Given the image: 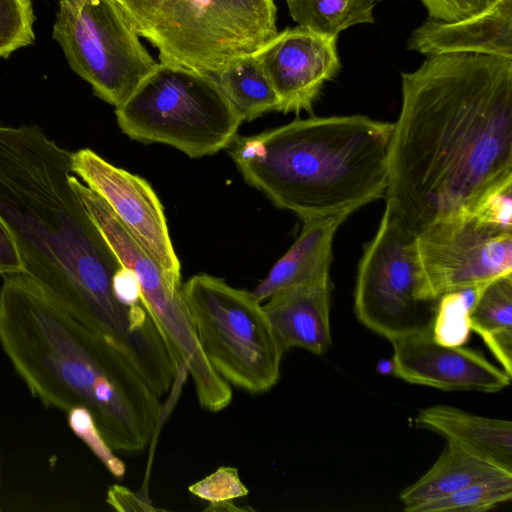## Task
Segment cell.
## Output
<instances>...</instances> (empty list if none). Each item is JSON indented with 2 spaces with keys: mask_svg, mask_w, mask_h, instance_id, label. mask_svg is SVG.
I'll list each match as a JSON object with an SVG mask.
<instances>
[{
  "mask_svg": "<svg viewBox=\"0 0 512 512\" xmlns=\"http://www.w3.org/2000/svg\"><path fill=\"white\" fill-rule=\"evenodd\" d=\"M401 77L384 197L418 234L512 186V58L439 54Z\"/></svg>",
  "mask_w": 512,
  "mask_h": 512,
  "instance_id": "1",
  "label": "cell"
},
{
  "mask_svg": "<svg viewBox=\"0 0 512 512\" xmlns=\"http://www.w3.org/2000/svg\"><path fill=\"white\" fill-rule=\"evenodd\" d=\"M72 153L37 126H0V216L23 262L19 275L147 365L163 339L143 304L115 295L123 266L70 182Z\"/></svg>",
  "mask_w": 512,
  "mask_h": 512,
  "instance_id": "2",
  "label": "cell"
},
{
  "mask_svg": "<svg viewBox=\"0 0 512 512\" xmlns=\"http://www.w3.org/2000/svg\"><path fill=\"white\" fill-rule=\"evenodd\" d=\"M0 345L32 396L66 413L86 409L112 450L153 439L161 398L131 359L21 275L3 276Z\"/></svg>",
  "mask_w": 512,
  "mask_h": 512,
  "instance_id": "3",
  "label": "cell"
},
{
  "mask_svg": "<svg viewBox=\"0 0 512 512\" xmlns=\"http://www.w3.org/2000/svg\"><path fill=\"white\" fill-rule=\"evenodd\" d=\"M393 123L312 116L252 136L230 154L245 181L302 221L343 215L385 196Z\"/></svg>",
  "mask_w": 512,
  "mask_h": 512,
  "instance_id": "4",
  "label": "cell"
},
{
  "mask_svg": "<svg viewBox=\"0 0 512 512\" xmlns=\"http://www.w3.org/2000/svg\"><path fill=\"white\" fill-rule=\"evenodd\" d=\"M115 114L131 139L170 145L192 158L229 147L243 121L211 75L162 62Z\"/></svg>",
  "mask_w": 512,
  "mask_h": 512,
  "instance_id": "5",
  "label": "cell"
},
{
  "mask_svg": "<svg viewBox=\"0 0 512 512\" xmlns=\"http://www.w3.org/2000/svg\"><path fill=\"white\" fill-rule=\"evenodd\" d=\"M162 63L213 75L277 34L274 0H157L134 29Z\"/></svg>",
  "mask_w": 512,
  "mask_h": 512,
  "instance_id": "6",
  "label": "cell"
},
{
  "mask_svg": "<svg viewBox=\"0 0 512 512\" xmlns=\"http://www.w3.org/2000/svg\"><path fill=\"white\" fill-rule=\"evenodd\" d=\"M201 349L229 385L252 394L279 380L283 352L260 302L223 279L198 274L181 286Z\"/></svg>",
  "mask_w": 512,
  "mask_h": 512,
  "instance_id": "7",
  "label": "cell"
},
{
  "mask_svg": "<svg viewBox=\"0 0 512 512\" xmlns=\"http://www.w3.org/2000/svg\"><path fill=\"white\" fill-rule=\"evenodd\" d=\"M70 182L123 267L135 276L141 302L162 335L177 366L189 373L203 409L217 412L232 400L230 385L204 355L186 309L181 286L132 237L104 200L73 174Z\"/></svg>",
  "mask_w": 512,
  "mask_h": 512,
  "instance_id": "8",
  "label": "cell"
},
{
  "mask_svg": "<svg viewBox=\"0 0 512 512\" xmlns=\"http://www.w3.org/2000/svg\"><path fill=\"white\" fill-rule=\"evenodd\" d=\"M438 300L426 279L417 234L386 204L357 270L354 311L358 320L391 341L430 325Z\"/></svg>",
  "mask_w": 512,
  "mask_h": 512,
  "instance_id": "9",
  "label": "cell"
},
{
  "mask_svg": "<svg viewBox=\"0 0 512 512\" xmlns=\"http://www.w3.org/2000/svg\"><path fill=\"white\" fill-rule=\"evenodd\" d=\"M417 246L436 299L512 274V186L473 212L431 223L417 234Z\"/></svg>",
  "mask_w": 512,
  "mask_h": 512,
  "instance_id": "10",
  "label": "cell"
},
{
  "mask_svg": "<svg viewBox=\"0 0 512 512\" xmlns=\"http://www.w3.org/2000/svg\"><path fill=\"white\" fill-rule=\"evenodd\" d=\"M53 38L72 70L115 108L157 65L115 0H59Z\"/></svg>",
  "mask_w": 512,
  "mask_h": 512,
  "instance_id": "11",
  "label": "cell"
},
{
  "mask_svg": "<svg viewBox=\"0 0 512 512\" xmlns=\"http://www.w3.org/2000/svg\"><path fill=\"white\" fill-rule=\"evenodd\" d=\"M71 160L73 173L104 200L167 278L181 285L180 261L173 248L163 206L151 185L88 148L73 152Z\"/></svg>",
  "mask_w": 512,
  "mask_h": 512,
  "instance_id": "12",
  "label": "cell"
},
{
  "mask_svg": "<svg viewBox=\"0 0 512 512\" xmlns=\"http://www.w3.org/2000/svg\"><path fill=\"white\" fill-rule=\"evenodd\" d=\"M276 92L283 113H312L324 83L339 72L337 38L296 26L254 54Z\"/></svg>",
  "mask_w": 512,
  "mask_h": 512,
  "instance_id": "13",
  "label": "cell"
},
{
  "mask_svg": "<svg viewBox=\"0 0 512 512\" xmlns=\"http://www.w3.org/2000/svg\"><path fill=\"white\" fill-rule=\"evenodd\" d=\"M393 373L417 385L445 391L499 392L511 383L502 368L464 346L436 342L431 324L392 339Z\"/></svg>",
  "mask_w": 512,
  "mask_h": 512,
  "instance_id": "14",
  "label": "cell"
},
{
  "mask_svg": "<svg viewBox=\"0 0 512 512\" xmlns=\"http://www.w3.org/2000/svg\"><path fill=\"white\" fill-rule=\"evenodd\" d=\"M407 48L423 55L472 53L512 58V0L454 21L429 18L408 38Z\"/></svg>",
  "mask_w": 512,
  "mask_h": 512,
  "instance_id": "15",
  "label": "cell"
},
{
  "mask_svg": "<svg viewBox=\"0 0 512 512\" xmlns=\"http://www.w3.org/2000/svg\"><path fill=\"white\" fill-rule=\"evenodd\" d=\"M262 307L283 353L302 348L321 355L331 346L330 285L287 289Z\"/></svg>",
  "mask_w": 512,
  "mask_h": 512,
  "instance_id": "16",
  "label": "cell"
},
{
  "mask_svg": "<svg viewBox=\"0 0 512 512\" xmlns=\"http://www.w3.org/2000/svg\"><path fill=\"white\" fill-rule=\"evenodd\" d=\"M346 219L338 215L304 220L296 241L251 291L252 295L261 302L291 288L330 285L332 243Z\"/></svg>",
  "mask_w": 512,
  "mask_h": 512,
  "instance_id": "17",
  "label": "cell"
},
{
  "mask_svg": "<svg viewBox=\"0 0 512 512\" xmlns=\"http://www.w3.org/2000/svg\"><path fill=\"white\" fill-rule=\"evenodd\" d=\"M414 424L443 436L468 453L512 474L511 421L435 405L420 410Z\"/></svg>",
  "mask_w": 512,
  "mask_h": 512,
  "instance_id": "18",
  "label": "cell"
},
{
  "mask_svg": "<svg viewBox=\"0 0 512 512\" xmlns=\"http://www.w3.org/2000/svg\"><path fill=\"white\" fill-rule=\"evenodd\" d=\"M446 441V446L433 466L400 493L399 499L406 512L473 483L512 475L468 453L455 443Z\"/></svg>",
  "mask_w": 512,
  "mask_h": 512,
  "instance_id": "19",
  "label": "cell"
},
{
  "mask_svg": "<svg viewBox=\"0 0 512 512\" xmlns=\"http://www.w3.org/2000/svg\"><path fill=\"white\" fill-rule=\"evenodd\" d=\"M470 329L478 334L501 368L512 377V274L474 290Z\"/></svg>",
  "mask_w": 512,
  "mask_h": 512,
  "instance_id": "20",
  "label": "cell"
},
{
  "mask_svg": "<svg viewBox=\"0 0 512 512\" xmlns=\"http://www.w3.org/2000/svg\"><path fill=\"white\" fill-rule=\"evenodd\" d=\"M211 76L242 120L279 111V98L253 54L233 59Z\"/></svg>",
  "mask_w": 512,
  "mask_h": 512,
  "instance_id": "21",
  "label": "cell"
},
{
  "mask_svg": "<svg viewBox=\"0 0 512 512\" xmlns=\"http://www.w3.org/2000/svg\"><path fill=\"white\" fill-rule=\"evenodd\" d=\"M377 0H286L291 18L301 27L338 38L356 24L374 23Z\"/></svg>",
  "mask_w": 512,
  "mask_h": 512,
  "instance_id": "22",
  "label": "cell"
},
{
  "mask_svg": "<svg viewBox=\"0 0 512 512\" xmlns=\"http://www.w3.org/2000/svg\"><path fill=\"white\" fill-rule=\"evenodd\" d=\"M511 499L512 475H503L473 483L410 512H485Z\"/></svg>",
  "mask_w": 512,
  "mask_h": 512,
  "instance_id": "23",
  "label": "cell"
},
{
  "mask_svg": "<svg viewBox=\"0 0 512 512\" xmlns=\"http://www.w3.org/2000/svg\"><path fill=\"white\" fill-rule=\"evenodd\" d=\"M474 290L448 293L438 300L431 323L433 339L446 346H463L471 329L469 309Z\"/></svg>",
  "mask_w": 512,
  "mask_h": 512,
  "instance_id": "24",
  "label": "cell"
},
{
  "mask_svg": "<svg viewBox=\"0 0 512 512\" xmlns=\"http://www.w3.org/2000/svg\"><path fill=\"white\" fill-rule=\"evenodd\" d=\"M31 0H0V58L34 41Z\"/></svg>",
  "mask_w": 512,
  "mask_h": 512,
  "instance_id": "25",
  "label": "cell"
},
{
  "mask_svg": "<svg viewBox=\"0 0 512 512\" xmlns=\"http://www.w3.org/2000/svg\"><path fill=\"white\" fill-rule=\"evenodd\" d=\"M67 414L69 426L73 432L86 443L113 476L121 478L125 474V465L114 455L95 425L91 414L84 408H74Z\"/></svg>",
  "mask_w": 512,
  "mask_h": 512,
  "instance_id": "26",
  "label": "cell"
},
{
  "mask_svg": "<svg viewBox=\"0 0 512 512\" xmlns=\"http://www.w3.org/2000/svg\"><path fill=\"white\" fill-rule=\"evenodd\" d=\"M196 497L210 503H219L248 495L247 487L241 482L236 468L223 466L204 479L189 486Z\"/></svg>",
  "mask_w": 512,
  "mask_h": 512,
  "instance_id": "27",
  "label": "cell"
},
{
  "mask_svg": "<svg viewBox=\"0 0 512 512\" xmlns=\"http://www.w3.org/2000/svg\"><path fill=\"white\" fill-rule=\"evenodd\" d=\"M428 17L442 21H454L480 13L498 0H420Z\"/></svg>",
  "mask_w": 512,
  "mask_h": 512,
  "instance_id": "28",
  "label": "cell"
},
{
  "mask_svg": "<svg viewBox=\"0 0 512 512\" xmlns=\"http://www.w3.org/2000/svg\"><path fill=\"white\" fill-rule=\"evenodd\" d=\"M23 262L16 241L0 216V275H19Z\"/></svg>",
  "mask_w": 512,
  "mask_h": 512,
  "instance_id": "29",
  "label": "cell"
},
{
  "mask_svg": "<svg viewBox=\"0 0 512 512\" xmlns=\"http://www.w3.org/2000/svg\"><path fill=\"white\" fill-rule=\"evenodd\" d=\"M107 503L117 511H157L149 499L128 488L113 485L107 491Z\"/></svg>",
  "mask_w": 512,
  "mask_h": 512,
  "instance_id": "30",
  "label": "cell"
},
{
  "mask_svg": "<svg viewBox=\"0 0 512 512\" xmlns=\"http://www.w3.org/2000/svg\"><path fill=\"white\" fill-rule=\"evenodd\" d=\"M113 288L116 297L128 306L142 304L139 285L134 274L122 267L115 275Z\"/></svg>",
  "mask_w": 512,
  "mask_h": 512,
  "instance_id": "31",
  "label": "cell"
},
{
  "mask_svg": "<svg viewBox=\"0 0 512 512\" xmlns=\"http://www.w3.org/2000/svg\"><path fill=\"white\" fill-rule=\"evenodd\" d=\"M129 24L135 28L151 12L157 0H115Z\"/></svg>",
  "mask_w": 512,
  "mask_h": 512,
  "instance_id": "32",
  "label": "cell"
},
{
  "mask_svg": "<svg viewBox=\"0 0 512 512\" xmlns=\"http://www.w3.org/2000/svg\"><path fill=\"white\" fill-rule=\"evenodd\" d=\"M377 1H381V0H377Z\"/></svg>",
  "mask_w": 512,
  "mask_h": 512,
  "instance_id": "33",
  "label": "cell"
}]
</instances>
